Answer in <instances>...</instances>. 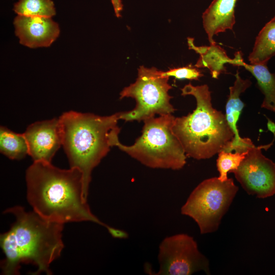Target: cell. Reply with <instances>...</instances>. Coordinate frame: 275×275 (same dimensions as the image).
Returning <instances> with one entry per match:
<instances>
[{"label": "cell", "instance_id": "7", "mask_svg": "<svg viewBox=\"0 0 275 275\" xmlns=\"http://www.w3.org/2000/svg\"><path fill=\"white\" fill-rule=\"evenodd\" d=\"M238 190L231 178L225 181L218 177L206 179L191 193L181 212L196 222L201 234L213 232L218 228Z\"/></svg>", "mask_w": 275, "mask_h": 275}, {"label": "cell", "instance_id": "14", "mask_svg": "<svg viewBox=\"0 0 275 275\" xmlns=\"http://www.w3.org/2000/svg\"><path fill=\"white\" fill-rule=\"evenodd\" d=\"M232 65L244 67L255 77L264 96L261 107L275 112V74L269 71L267 63L247 64L244 62L241 52L237 51Z\"/></svg>", "mask_w": 275, "mask_h": 275}, {"label": "cell", "instance_id": "3", "mask_svg": "<svg viewBox=\"0 0 275 275\" xmlns=\"http://www.w3.org/2000/svg\"><path fill=\"white\" fill-rule=\"evenodd\" d=\"M120 114L100 116L69 111L59 117L62 146L70 168L78 169L82 174L83 196L86 201L93 169L119 139L120 129L117 123Z\"/></svg>", "mask_w": 275, "mask_h": 275}, {"label": "cell", "instance_id": "6", "mask_svg": "<svg viewBox=\"0 0 275 275\" xmlns=\"http://www.w3.org/2000/svg\"><path fill=\"white\" fill-rule=\"evenodd\" d=\"M169 79V77L162 74V71L155 67L140 66L135 81L125 87L120 93V99H134L135 106L129 111L120 112V120L141 121L155 115L174 113L176 109L170 102L172 97L169 91L172 87Z\"/></svg>", "mask_w": 275, "mask_h": 275}, {"label": "cell", "instance_id": "2", "mask_svg": "<svg viewBox=\"0 0 275 275\" xmlns=\"http://www.w3.org/2000/svg\"><path fill=\"white\" fill-rule=\"evenodd\" d=\"M15 221L2 234L1 247L5 259L1 264L2 274L17 275L22 263L37 267L34 274H51L49 266L59 258L64 248V224L47 219L34 211H26L20 206L6 209Z\"/></svg>", "mask_w": 275, "mask_h": 275}, {"label": "cell", "instance_id": "11", "mask_svg": "<svg viewBox=\"0 0 275 275\" xmlns=\"http://www.w3.org/2000/svg\"><path fill=\"white\" fill-rule=\"evenodd\" d=\"M14 25L19 43L32 48L50 46L60 32L58 24L51 17L17 15Z\"/></svg>", "mask_w": 275, "mask_h": 275}, {"label": "cell", "instance_id": "8", "mask_svg": "<svg viewBox=\"0 0 275 275\" xmlns=\"http://www.w3.org/2000/svg\"><path fill=\"white\" fill-rule=\"evenodd\" d=\"M157 275H190L203 270L209 274V261L193 237L177 234L165 237L159 246Z\"/></svg>", "mask_w": 275, "mask_h": 275}, {"label": "cell", "instance_id": "20", "mask_svg": "<svg viewBox=\"0 0 275 275\" xmlns=\"http://www.w3.org/2000/svg\"><path fill=\"white\" fill-rule=\"evenodd\" d=\"M162 74L167 77H174L178 79L198 80L203 76L200 70L191 64L186 66L171 68L166 71H162Z\"/></svg>", "mask_w": 275, "mask_h": 275}, {"label": "cell", "instance_id": "23", "mask_svg": "<svg viewBox=\"0 0 275 275\" xmlns=\"http://www.w3.org/2000/svg\"><path fill=\"white\" fill-rule=\"evenodd\" d=\"M267 127L268 130L271 131L273 134H275V124L269 119H268Z\"/></svg>", "mask_w": 275, "mask_h": 275}, {"label": "cell", "instance_id": "22", "mask_svg": "<svg viewBox=\"0 0 275 275\" xmlns=\"http://www.w3.org/2000/svg\"><path fill=\"white\" fill-rule=\"evenodd\" d=\"M111 2L116 17H120L123 10V4L121 0H111Z\"/></svg>", "mask_w": 275, "mask_h": 275}, {"label": "cell", "instance_id": "4", "mask_svg": "<svg viewBox=\"0 0 275 275\" xmlns=\"http://www.w3.org/2000/svg\"><path fill=\"white\" fill-rule=\"evenodd\" d=\"M181 95H191L196 107L185 116L175 118L173 131L181 143L187 157L197 160L209 159L224 150L234 134L225 115L214 108L207 85L194 86L189 83Z\"/></svg>", "mask_w": 275, "mask_h": 275}, {"label": "cell", "instance_id": "16", "mask_svg": "<svg viewBox=\"0 0 275 275\" xmlns=\"http://www.w3.org/2000/svg\"><path fill=\"white\" fill-rule=\"evenodd\" d=\"M275 55V16L261 30L248 59L251 64L267 63Z\"/></svg>", "mask_w": 275, "mask_h": 275}, {"label": "cell", "instance_id": "21", "mask_svg": "<svg viewBox=\"0 0 275 275\" xmlns=\"http://www.w3.org/2000/svg\"><path fill=\"white\" fill-rule=\"evenodd\" d=\"M111 236L115 238L126 239L128 237V233L122 230L107 226L106 228Z\"/></svg>", "mask_w": 275, "mask_h": 275}, {"label": "cell", "instance_id": "12", "mask_svg": "<svg viewBox=\"0 0 275 275\" xmlns=\"http://www.w3.org/2000/svg\"><path fill=\"white\" fill-rule=\"evenodd\" d=\"M235 76L233 85L229 87L230 92L226 104L225 114L234 136L224 151L230 152L234 151L242 153L248 151L255 146L250 139L240 137L237 126L241 111L245 105L240 99V95L251 86L252 82L249 79H242L238 70Z\"/></svg>", "mask_w": 275, "mask_h": 275}, {"label": "cell", "instance_id": "5", "mask_svg": "<svg viewBox=\"0 0 275 275\" xmlns=\"http://www.w3.org/2000/svg\"><path fill=\"white\" fill-rule=\"evenodd\" d=\"M175 118L167 114L145 119L142 134L133 145H124L118 139L114 146L148 167L180 170L187 156L173 131Z\"/></svg>", "mask_w": 275, "mask_h": 275}, {"label": "cell", "instance_id": "19", "mask_svg": "<svg viewBox=\"0 0 275 275\" xmlns=\"http://www.w3.org/2000/svg\"><path fill=\"white\" fill-rule=\"evenodd\" d=\"M249 151V150H248ZM248 151L244 152H226L224 150L218 153L216 166L219 172L218 179L222 181L227 180L228 173L237 169L241 161L245 157Z\"/></svg>", "mask_w": 275, "mask_h": 275}, {"label": "cell", "instance_id": "13", "mask_svg": "<svg viewBox=\"0 0 275 275\" xmlns=\"http://www.w3.org/2000/svg\"><path fill=\"white\" fill-rule=\"evenodd\" d=\"M238 0H213L202 15V22L210 44L213 37L232 30L235 23V9Z\"/></svg>", "mask_w": 275, "mask_h": 275}, {"label": "cell", "instance_id": "10", "mask_svg": "<svg viewBox=\"0 0 275 275\" xmlns=\"http://www.w3.org/2000/svg\"><path fill=\"white\" fill-rule=\"evenodd\" d=\"M29 155L34 161L51 163L56 152L62 145L63 136L60 118L36 122L23 133Z\"/></svg>", "mask_w": 275, "mask_h": 275}, {"label": "cell", "instance_id": "15", "mask_svg": "<svg viewBox=\"0 0 275 275\" xmlns=\"http://www.w3.org/2000/svg\"><path fill=\"white\" fill-rule=\"evenodd\" d=\"M194 41L193 38H187L189 48L200 55L195 66L198 68H207L212 77L218 78L221 73L226 71L225 64H232V59L230 58L226 51L216 43L209 46H197Z\"/></svg>", "mask_w": 275, "mask_h": 275}, {"label": "cell", "instance_id": "17", "mask_svg": "<svg viewBox=\"0 0 275 275\" xmlns=\"http://www.w3.org/2000/svg\"><path fill=\"white\" fill-rule=\"evenodd\" d=\"M0 151L11 159H21L29 154V148L23 133H17L6 127L0 128Z\"/></svg>", "mask_w": 275, "mask_h": 275}, {"label": "cell", "instance_id": "1", "mask_svg": "<svg viewBox=\"0 0 275 275\" xmlns=\"http://www.w3.org/2000/svg\"><path fill=\"white\" fill-rule=\"evenodd\" d=\"M26 197L33 210L44 218L64 224L91 222L107 227L94 215L83 196L79 170L61 169L34 161L26 171Z\"/></svg>", "mask_w": 275, "mask_h": 275}, {"label": "cell", "instance_id": "18", "mask_svg": "<svg viewBox=\"0 0 275 275\" xmlns=\"http://www.w3.org/2000/svg\"><path fill=\"white\" fill-rule=\"evenodd\" d=\"M13 10L17 15L28 16L52 17L56 13L51 0H18Z\"/></svg>", "mask_w": 275, "mask_h": 275}, {"label": "cell", "instance_id": "9", "mask_svg": "<svg viewBox=\"0 0 275 275\" xmlns=\"http://www.w3.org/2000/svg\"><path fill=\"white\" fill-rule=\"evenodd\" d=\"M272 144L250 148L237 169L232 172L248 194L259 198L275 194V163L262 153V149H267Z\"/></svg>", "mask_w": 275, "mask_h": 275}]
</instances>
